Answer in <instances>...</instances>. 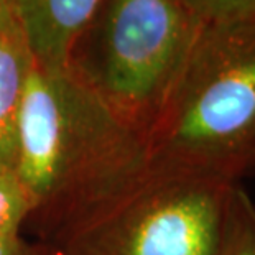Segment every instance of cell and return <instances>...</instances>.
I'll return each instance as SVG.
<instances>
[{
  "mask_svg": "<svg viewBox=\"0 0 255 255\" xmlns=\"http://www.w3.org/2000/svg\"><path fill=\"white\" fill-rule=\"evenodd\" d=\"M143 135L71 68L33 63L20 107L15 175L25 229L50 249L104 211L148 170Z\"/></svg>",
  "mask_w": 255,
  "mask_h": 255,
  "instance_id": "1",
  "label": "cell"
},
{
  "mask_svg": "<svg viewBox=\"0 0 255 255\" xmlns=\"http://www.w3.org/2000/svg\"><path fill=\"white\" fill-rule=\"evenodd\" d=\"M150 166L224 183L255 166V17L201 23L145 135Z\"/></svg>",
  "mask_w": 255,
  "mask_h": 255,
  "instance_id": "2",
  "label": "cell"
},
{
  "mask_svg": "<svg viewBox=\"0 0 255 255\" xmlns=\"http://www.w3.org/2000/svg\"><path fill=\"white\" fill-rule=\"evenodd\" d=\"M201 23L183 0H111L69 68L145 138Z\"/></svg>",
  "mask_w": 255,
  "mask_h": 255,
  "instance_id": "3",
  "label": "cell"
},
{
  "mask_svg": "<svg viewBox=\"0 0 255 255\" xmlns=\"http://www.w3.org/2000/svg\"><path fill=\"white\" fill-rule=\"evenodd\" d=\"M232 183L148 166L51 255H214Z\"/></svg>",
  "mask_w": 255,
  "mask_h": 255,
  "instance_id": "4",
  "label": "cell"
},
{
  "mask_svg": "<svg viewBox=\"0 0 255 255\" xmlns=\"http://www.w3.org/2000/svg\"><path fill=\"white\" fill-rule=\"evenodd\" d=\"M102 0H12L36 66L46 71L69 69L76 43L89 28Z\"/></svg>",
  "mask_w": 255,
  "mask_h": 255,
  "instance_id": "5",
  "label": "cell"
},
{
  "mask_svg": "<svg viewBox=\"0 0 255 255\" xmlns=\"http://www.w3.org/2000/svg\"><path fill=\"white\" fill-rule=\"evenodd\" d=\"M33 63L13 13L0 18V170L15 171L20 107Z\"/></svg>",
  "mask_w": 255,
  "mask_h": 255,
  "instance_id": "6",
  "label": "cell"
},
{
  "mask_svg": "<svg viewBox=\"0 0 255 255\" xmlns=\"http://www.w3.org/2000/svg\"><path fill=\"white\" fill-rule=\"evenodd\" d=\"M214 255H255V203L239 183H232Z\"/></svg>",
  "mask_w": 255,
  "mask_h": 255,
  "instance_id": "7",
  "label": "cell"
},
{
  "mask_svg": "<svg viewBox=\"0 0 255 255\" xmlns=\"http://www.w3.org/2000/svg\"><path fill=\"white\" fill-rule=\"evenodd\" d=\"M28 218V199L15 171L0 170V237H18Z\"/></svg>",
  "mask_w": 255,
  "mask_h": 255,
  "instance_id": "8",
  "label": "cell"
},
{
  "mask_svg": "<svg viewBox=\"0 0 255 255\" xmlns=\"http://www.w3.org/2000/svg\"><path fill=\"white\" fill-rule=\"evenodd\" d=\"M183 2L194 17L204 23L255 17V0H183Z\"/></svg>",
  "mask_w": 255,
  "mask_h": 255,
  "instance_id": "9",
  "label": "cell"
},
{
  "mask_svg": "<svg viewBox=\"0 0 255 255\" xmlns=\"http://www.w3.org/2000/svg\"><path fill=\"white\" fill-rule=\"evenodd\" d=\"M33 247L18 237H0V255H33Z\"/></svg>",
  "mask_w": 255,
  "mask_h": 255,
  "instance_id": "10",
  "label": "cell"
},
{
  "mask_svg": "<svg viewBox=\"0 0 255 255\" xmlns=\"http://www.w3.org/2000/svg\"><path fill=\"white\" fill-rule=\"evenodd\" d=\"M12 12V0H0V18L7 17Z\"/></svg>",
  "mask_w": 255,
  "mask_h": 255,
  "instance_id": "11",
  "label": "cell"
},
{
  "mask_svg": "<svg viewBox=\"0 0 255 255\" xmlns=\"http://www.w3.org/2000/svg\"><path fill=\"white\" fill-rule=\"evenodd\" d=\"M33 255H51V254L48 252L45 247L38 246V247H35V251H33Z\"/></svg>",
  "mask_w": 255,
  "mask_h": 255,
  "instance_id": "12",
  "label": "cell"
},
{
  "mask_svg": "<svg viewBox=\"0 0 255 255\" xmlns=\"http://www.w3.org/2000/svg\"><path fill=\"white\" fill-rule=\"evenodd\" d=\"M33 249H35V247H33Z\"/></svg>",
  "mask_w": 255,
  "mask_h": 255,
  "instance_id": "13",
  "label": "cell"
}]
</instances>
